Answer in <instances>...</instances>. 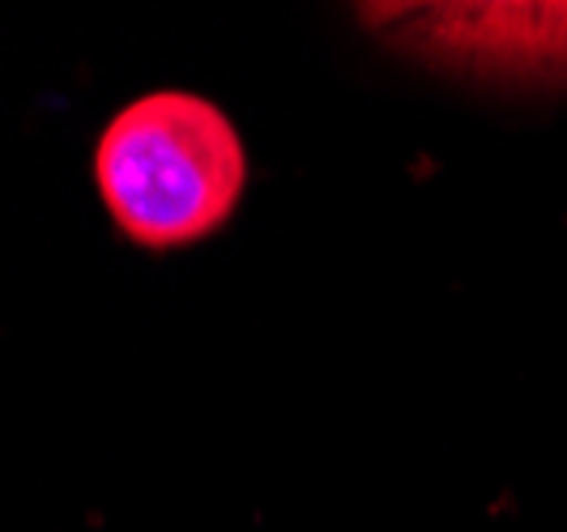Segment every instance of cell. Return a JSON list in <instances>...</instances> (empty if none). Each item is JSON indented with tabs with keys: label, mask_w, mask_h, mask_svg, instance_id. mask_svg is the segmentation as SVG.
<instances>
[{
	"label": "cell",
	"mask_w": 567,
	"mask_h": 532,
	"mask_svg": "<svg viewBox=\"0 0 567 532\" xmlns=\"http://www.w3.org/2000/svg\"><path fill=\"white\" fill-rule=\"evenodd\" d=\"M94 188L142 252H179L227 230L248 192V149L230 115L193 90H150L94 145Z\"/></svg>",
	"instance_id": "1"
},
{
	"label": "cell",
	"mask_w": 567,
	"mask_h": 532,
	"mask_svg": "<svg viewBox=\"0 0 567 532\" xmlns=\"http://www.w3.org/2000/svg\"><path fill=\"white\" fill-rule=\"evenodd\" d=\"M401 39L435 64H478V56L504 73L512 56L520 77H567V4H440L405 9Z\"/></svg>",
	"instance_id": "2"
}]
</instances>
